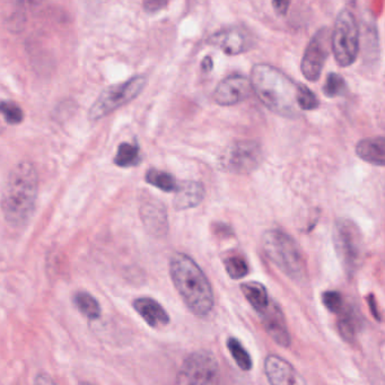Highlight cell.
<instances>
[{"mask_svg": "<svg viewBox=\"0 0 385 385\" xmlns=\"http://www.w3.org/2000/svg\"><path fill=\"white\" fill-rule=\"evenodd\" d=\"M39 179L34 166L20 162L9 173L0 207L4 217L13 227L27 225L32 217L38 199Z\"/></svg>", "mask_w": 385, "mask_h": 385, "instance_id": "6da1fadb", "label": "cell"}, {"mask_svg": "<svg viewBox=\"0 0 385 385\" xmlns=\"http://www.w3.org/2000/svg\"><path fill=\"white\" fill-rule=\"evenodd\" d=\"M250 81L255 95L268 110L284 118L299 116L301 110L296 102L299 84L278 68L268 64L255 65Z\"/></svg>", "mask_w": 385, "mask_h": 385, "instance_id": "7a4b0ae2", "label": "cell"}, {"mask_svg": "<svg viewBox=\"0 0 385 385\" xmlns=\"http://www.w3.org/2000/svg\"><path fill=\"white\" fill-rule=\"evenodd\" d=\"M170 275L181 299L194 316H208L214 307L212 284L189 255L175 253L170 260Z\"/></svg>", "mask_w": 385, "mask_h": 385, "instance_id": "3957f363", "label": "cell"}, {"mask_svg": "<svg viewBox=\"0 0 385 385\" xmlns=\"http://www.w3.org/2000/svg\"><path fill=\"white\" fill-rule=\"evenodd\" d=\"M262 246L269 260L292 281L304 284L309 279L306 260L301 246L281 229L264 233Z\"/></svg>", "mask_w": 385, "mask_h": 385, "instance_id": "277c9868", "label": "cell"}, {"mask_svg": "<svg viewBox=\"0 0 385 385\" xmlns=\"http://www.w3.org/2000/svg\"><path fill=\"white\" fill-rule=\"evenodd\" d=\"M147 81L145 75H137L125 83L107 87L102 90L94 104L90 107L88 118L92 121H99L114 111L119 110L120 107L129 104L145 90Z\"/></svg>", "mask_w": 385, "mask_h": 385, "instance_id": "5b68a950", "label": "cell"}, {"mask_svg": "<svg viewBox=\"0 0 385 385\" xmlns=\"http://www.w3.org/2000/svg\"><path fill=\"white\" fill-rule=\"evenodd\" d=\"M331 49L340 67L351 66L359 51V29L356 18L349 11H342L337 16L331 32Z\"/></svg>", "mask_w": 385, "mask_h": 385, "instance_id": "8992f818", "label": "cell"}, {"mask_svg": "<svg viewBox=\"0 0 385 385\" xmlns=\"http://www.w3.org/2000/svg\"><path fill=\"white\" fill-rule=\"evenodd\" d=\"M337 253L348 275H353L360 266L364 242L358 226L349 219H339L333 231Z\"/></svg>", "mask_w": 385, "mask_h": 385, "instance_id": "52a82bcc", "label": "cell"}, {"mask_svg": "<svg viewBox=\"0 0 385 385\" xmlns=\"http://www.w3.org/2000/svg\"><path fill=\"white\" fill-rule=\"evenodd\" d=\"M220 370L214 353L208 351L192 353L183 362L177 374L179 384H216L219 382Z\"/></svg>", "mask_w": 385, "mask_h": 385, "instance_id": "ba28073f", "label": "cell"}, {"mask_svg": "<svg viewBox=\"0 0 385 385\" xmlns=\"http://www.w3.org/2000/svg\"><path fill=\"white\" fill-rule=\"evenodd\" d=\"M264 160V153L258 142L241 140L226 148L219 157V168L233 174L252 173Z\"/></svg>", "mask_w": 385, "mask_h": 385, "instance_id": "9c48e42d", "label": "cell"}, {"mask_svg": "<svg viewBox=\"0 0 385 385\" xmlns=\"http://www.w3.org/2000/svg\"><path fill=\"white\" fill-rule=\"evenodd\" d=\"M331 49V32L327 27L320 29L313 35L307 44L303 58H302V74L309 81H318L321 77Z\"/></svg>", "mask_w": 385, "mask_h": 385, "instance_id": "30bf717a", "label": "cell"}, {"mask_svg": "<svg viewBox=\"0 0 385 385\" xmlns=\"http://www.w3.org/2000/svg\"><path fill=\"white\" fill-rule=\"evenodd\" d=\"M252 92L251 81L246 76L231 75L219 81L212 97L220 107H232L249 99Z\"/></svg>", "mask_w": 385, "mask_h": 385, "instance_id": "8fae6325", "label": "cell"}, {"mask_svg": "<svg viewBox=\"0 0 385 385\" xmlns=\"http://www.w3.org/2000/svg\"><path fill=\"white\" fill-rule=\"evenodd\" d=\"M207 44L222 50L229 55H238L245 53L252 48V40L250 35L238 27L223 29L209 36Z\"/></svg>", "mask_w": 385, "mask_h": 385, "instance_id": "7c38bea8", "label": "cell"}, {"mask_svg": "<svg viewBox=\"0 0 385 385\" xmlns=\"http://www.w3.org/2000/svg\"><path fill=\"white\" fill-rule=\"evenodd\" d=\"M259 314L264 330L269 335L270 338L281 347H288L290 345V335L281 307L276 304L275 302L270 301L266 310Z\"/></svg>", "mask_w": 385, "mask_h": 385, "instance_id": "4fadbf2b", "label": "cell"}, {"mask_svg": "<svg viewBox=\"0 0 385 385\" xmlns=\"http://www.w3.org/2000/svg\"><path fill=\"white\" fill-rule=\"evenodd\" d=\"M264 373L270 384L294 385L305 383L290 363L276 355L266 357L264 360Z\"/></svg>", "mask_w": 385, "mask_h": 385, "instance_id": "5bb4252c", "label": "cell"}, {"mask_svg": "<svg viewBox=\"0 0 385 385\" xmlns=\"http://www.w3.org/2000/svg\"><path fill=\"white\" fill-rule=\"evenodd\" d=\"M140 217L148 232L156 236L166 234L168 229L166 207L157 200H147L140 207Z\"/></svg>", "mask_w": 385, "mask_h": 385, "instance_id": "9a60e30c", "label": "cell"}, {"mask_svg": "<svg viewBox=\"0 0 385 385\" xmlns=\"http://www.w3.org/2000/svg\"><path fill=\"white\" fill-rule=\"evenodd\" d=\"M133 306L149 327H166L170 323V316L164 307L151 297L135 299Z\"/></svg>", "mask_w": 385, "mask_h": 385, "instance_id": "2e32d148", "label": "cell"}, {"mask_svg": "<svg viewBox=\"0 0 385 385\" xmlns=\"http://www.w3.org/2000/svg\"><path fill=\"white\" fill-rule=\"evenodd\" d=\"M173 199V206L177 210H187L199 206L205 198V188L196 181H182L177 183Z\"/></svg>", "mask_w": 385, "mask_h": 385, "instance_id": "e0dca14e", "label": "cell"}, {"mask_svg": "<svg viewBox=\"0 0 385 385\" xmlns=\"http://www.w3.org/2000/svg\"><path fill=\"white\" fill-rule=\"evenodd\" d=\"M356 154L359 158L372 166H384L385 140L383 137L363 140L357 144Z\"/></svg>", "mask_w": 385, "mask_h": 385, "instance_id": "ac0fdd59", "label": "cell"}, {"mask_svg": "<svg viewBox=\"0 0 385 385\" xmlns=\"http://www.w3.org/2000/svg\"><path fill=\"white\" fill-rule=\"evenodd\" d=\"M339 319L337 322L339 333L346 342H351L356 339L357 331L360 327L359 314L353 306H344L338 313Z\"/></svg>", "mask_w": 385, "mask_h": 385, "instance_id": "d6986e66", "label": "cell"}, {"mask_svg": "<svg viewBox=\"0 0 385 385\" xmlns=\"http://www.w3.org/2000/svg\"><path fill=\"white\" fill-rule=\"evenodd\" d=\"M241 290L257 312H262L269 305L270 299L268 292H266V287L260 283H257V281L244 283L241 285Z\"/></svg>", "mask_w": 385, "mask_h": 385, "instance_id": "ffe728a7", "label": "cell"}, {"mask_svg": "<svg viewBox=\"0 0 385 385\" xmlns=\"http://www.w3.org/2000/svg\"><path fill=\"white\" fill-rule=\"evenodd\" d=\"M142 162L140 157V148L137 144H129V142H122L118 147L116 157H114V164L119 168H135L140 166Z\"/></svg>", "mask_w": 385, "mask_h": 385, "instance_id": "44dd1931", "label": "cell"}, {"mask_svg": "<svg viewBox=\"0 0 385 385\" xmlns=\"http://www.w3.org/2000/svg\"><path fill=\"white\" fill-rule=\"evenodd\" d=\"M74 302L79 312L87 319L97 320L101 316V307L99 302L96 301L93 295L90 292H79L74 296Z\"/></svg>", "mask_w": 385, "mask_h": 385, "instance_id": "7402d4cb", "label": "cell"}, {"mask_svg": "<svg viewBox=\"0 0 385 385\" xmlns=\"http://www.w3.org/2000/svg\"><path fill=\"white\" fill-rule=\"evenodd\" d=\"M145 180L148 184L164 192H174L177 188V180L171 173L157 168H149L146 173Z\"/></svg>", "mask_w": 385, "mask_h": 385, "instance_id": "603a6c76", "label": "cell"}, {"mask_svg": "<svg viewBox=\"0 0 385 385\" xmlns=\"http://www.w3.org/2000/svg\"><path fill=\"white\" fill-rule=\"evenodd\" d=\"M226 273H229L232 279L244 278L249 275L250 268L248 261L240 253H231L223 260Z\"/></svg>", "mask_w": 385, "mask_h": 385, "instance_id": "cb8c5ba5", "label": "cell"}, {"mask_svg": "<svg viewBox=\"0 0 385 385\" xmlns=\"http://www.w3.org/2000/svg\"><path fill=\"white\" fill-rule=\"evenodd\" d=\"M227 348H229V353L232 355L234 362L236 363V365L242 371L248 372L252 368V359L238 339L229 338L227 340Z\"/></svg>", "mask_w": 385, "mask_h": 385, "instance_id": "d4e9b609", "label": "cell"}, {"mask_svg": "<svg viewBox=\"0 0 385 385\" xmlns=\"http://www.w3.org/2000/svg\"><path fill=\"white\" fill-rule=\"evenodd\" d=\"M322 92L329 99L344 96L348 92L347 83L342 75L330 73L327 76L325 85L322 87Z\"/></svg>", "mask_w": 385, "mask_h": 385, "instance_id": "484cf974", "label": "cell"}, {"mask_svg": "<svg viewBox=\"0 0 385 385\" xmlns=\"http://www.w3.org/2000/svg\"><path fill=\"white\" fill-rule=\"evenodd\" d=\"M296 102L297 107L302 111L316 110L320 107V101L318 96L313 93L312 90L305 85L299 84L297 93H296Z\"/></svg>", "mask_w": 385, "mask_h": 385, "instance_id": "4316f807", "label": "cell"}, {"mask_svg": "<svg viewBox=\"0 0 385 385\" xmlns=\"http://www.w3.org/2000/svg\"><path fill=\"white\" fill-rule=\"evenodd\" d=\"M0 113L8 125H20L24 119L23 110L14 102H0Z\"/></svg>", "mask_w": 385, "mask_h": 385, "instance_id": "83f0119b", "label": "cell"}, {"mask_svg": "<svg viewBox=\"0 0 385 385\" xmlns=\"http://www.w3.org/2000/svg\"><path fill=\"white\" fill-rule=\"evenodd\" d=\"M322 303L327 307V310L330 312L338 314L345 306V302L342 299V295L336 290H329L322 294Z\"/></svg>", "mask_w": 385, "mask_h": 385, "instance_id": "f1b7e54d", "label": "cell"}, {"mask_svg": "<svg viewBox=\"0 0 385 385\" xmlns=\"http://www.w3.org/2000/svg\"><path fill=\"white\" fill-rule=\"evenodd\" d=\"M168 6V0H144V8L148 13H157Z\"/></svg>", "mask_w": 385, "mask_h": 385, "instance_id": "f546056e", "label": "cell"}, {"mask_svg": "<svg viewBox=\"0 0 385 385\" xmlns=\"http://www.w3.org/2000/svg\"><path fill=\"white\" fill-rule=\"evenodd\" d=\"M290 4H292V0H273V9L281 16H286Z\"/></svg>", "mask_w": 385, "mask_h": 385, "instance_id": "4dcf8cb0", "label": "cell"}, {"mask_svg": "<svg viewBox=\"0 0 385 385\" xmlns=\"http://www.w3.org/2000/svg\"><path fill=\"white\" fill-rule=\"evenodd\" d=\"M367 301L368 303H370V307H371V312L372 314H373L374 318H375L377 321H382V318H381V314H379V309H377V301L374 299V296H370Z\"/></svg>", "mask_w": 385, "mask_h": 385, "instance_id": "1f68e13d", "label": "cell"}, {"mask_svg": "<svg viewBox=\"0 0 385 385\" xmlns=\"http://www.w3.org/2000/svg\"><path fill=\"white\" fill-rule=\"evenodd\" d=\"M212 68H214V61H212V57H205L201 61V70L203 73H210Z\"/></svg>", "mask_w": 385, "mask_h": 385, "instance_id": "d6a6232c", "label": "cell"}, {"mask_svg": "<svg viewBox=\"0 0 385 385\" xmlns=\"http://www.w3.org/2000/svg\"><path fill=\"white\" fill-rule=\"evenodd\" d=\"M215 233H219L220 235L226 236V234L231 235L232 229H229V226H226L225 224H216L215 225Z\"/></svg>", "mask_w": 385, "mask_h": 385, "instance_id": "836d02e7", "label": "cell"}]
</instances>
